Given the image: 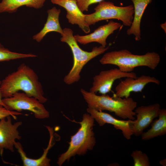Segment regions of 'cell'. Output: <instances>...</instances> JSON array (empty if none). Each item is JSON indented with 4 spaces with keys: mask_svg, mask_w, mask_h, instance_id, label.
Returning <instances> with one entry per match:
<instances>
[{
    "mask_svg": "<svg viewBox=\"0 0 166 166\" xmlns=\"http://www.w3.org/2000/svg\"><path fill=\"white\" fill-rule=\"evenodd\" d=\"M0 87L4 98L10 97L21 91L42 104L47 100L44 96L42 87L36 73L24 63L6 77L2 81Z\"/></svg>",
    "mask_w": 166,
    "mask_h": 166,
    "instance_id": "cell-1",
    "label": "cell"
},
{
    "mask_svg": "<svg viewBox=\"0 0 166 166\" xmlns=\"http://www.w3.org/2000/svg\"><path fill=\"white\" fill-rule=\"evenodd\" d=\"M81 92L88 108L113 112L116 116L123 119H135L136 114L134 110L136 107L137 102L132 98L111 97L106 94L98 95L82 89Z\"/></svg>",
    "mask_w": 166,
    "mask_h": 166,
    "instance_id": "cell-2",
    "label": "cell"
},
{
    "mask_svg": "<svg viewBox=\"0 0 166 166\" xmlns=\"http://www.w3.org/2000/svg\"><path fill=\"white\" fill-rule=\"evenodd\" d=\"M160 55L154 52L142 55L132 54L126 49L115 50L105 53L99 60L102 65L117 66L121 71L131 72L137 67L144 66L155 69L159 64Z\"/></svg>",
    "mask_w": 166,
    "mask_h": 166,
    "instance_id": "cell-3",
    "label": "cell"
},
{
    "mask_svg": "<svg viewBox=\"0 0 166 166\" xmlns=\"http://www.w3.org/2000/svg\"><path fill=\"white\" fill-rule=\"evenodd\" d=\"M94 121L88 113L83 114L81 121H74L79 124L80 127L76 133L71 136L67 150L58 157L57 163L59 166L76 155H84L93 149L96 143L93 131Z\"/></svg>",
    "mask_w": 166,
    "mask_h": 166,
    "instance_id": "cell-4",
    "label": "cell"
},
{
    "mask_svg": "<svg viewBox=\"0 0 166 166\" xmlns=\"http://www.w3.org/2000/svg\"><path fill=\"white\" fill-rule=\"evenodd\" d=\"M63 31L61 41L68 45L73 57L72 67L68 74L64 77L63 81L66 84L71 85L79 81L82 69L89 61L105 53L109 49V46L104 47L101 45L99 47L95 46L90 52L84 50L78 44L72 29L65 28L63 29Z\"/></svg>",
    "mask_w": 166,
    "mask_h": 166,
    "instance_id": "cell-5",
    "label": "cell"
},
{
    "mask_svg": "<svg viewBox=\"0 0 166 166\" xmlns=\"http://www.w3.org/2000/svg\"><path fill=\"white\" fill-rule=\"evenodd\" d=\"M94 10L93 13L85 14V21L89 26L102 20L116 19L121 21L124 26H130L133 18L134 7L132 5L119 6L112 2L103 0Z\"/></svg>",
    "mask_w": 166,
    "mask_h": 166,
    "instance_id": "cell-6",
    "label": "cell"
},
{
    "mask_svg": "<svg viewBox=\"0 0 166 166\" xmlns=\"http://www.w3.org/2000/svg\"><path fill=\"white\" fill-rule=\"evenodd\" d=\"M6 109L10 111L20 112L26 110L33 112L38 119L48 118L49 112L43 104L36 99L27 96L24 93L17 92L12 96L2 99Z\"/></svg>",
    "mask_w": 166,
    "mask_h": 166,
    "instance_id": "cell-7",
    "label": "cell"
},
{
    "mask_svg": "<svg viewBox=\"0 0 166 166\" xmlns=\"http://www.w3.org/2000/svg\"><path fill=\"white\" fill-rule=\"evenodd\" d=\"M128 77L136 78L134 72H124L118 68L102 71L93 77V81L89 91L96 93L106 94L111 91L114 82L117 79Z\"/></svg>",
    "mask_w": 166,
    "mask_h": 166,
    "instance_id": "cell-8",
    "label": "cell"
},
{
    "mask_svg": "<svg viewBox=\"0 0 166 166\" xmlns=\"http://www.w3.org/2000/svg\"><path fill=\"white\" fill-rule=\"evenodd\" d=\"M160 106L158 103L148 105H142L136 108L134 111L136 119L131 125L133 134L139 136L148 127L153 119L158 117Z\"/></svg>",
    "mask_w": 166,
    "mask_h": 166,
    "instance_id": "cell-9",
    "label": "cell"
},
{
    "mask_svg": "<svg viewBox=\"0 0 166 166\" xmlns=\"http://www.w3.org/2000/svg\"><path fill=\"white\" fill-rule=\"evenodd\" d=\"M120 82L115 88V93L113 96L121 98H128L132 92H141L145 86L150 83L159 85V80L153 77L142 75L133 78L128 77Z\"/></svg>",
    "mask_w": 166,
    "mask_h": 166,
    "instance_id": "cell-10",
    "label": "cell"
},
{
    "mask_svg": "<svg viewBox=\"0 0 166 166\" xmlns=\"http://www.w3.org/2000/svg\"><path fill=\"white\" fill-rule=\"evenodd\" d=\"M0 120V154L2 155L4 149L14 152V146L16 139L21 138L18 130L22 125L21 121L14 124L12 122L10 116H8Z\"/></svg>",
    "mask_w": 166,
    "mask_h": 166,
    "instance_id": "cell-11",
    "label": "cell"
},
{
    "mask_svg": "<svg viewBox=\"0 0 166 166\" xmlns=\"http://www.w3.org/2000/svg\"><path fill=\"white\" fill-rule=\"evenodd\" d=\"M87 111L101 126L106 124H111L117 129L121 130L123 136L127 140L130 139L133 134L131 129V125L134 120H118L102 111L89 108L87 109Z\"/></svg>",
    "mask_w": 166,
    "mask_h": 166,
    "instance_id": "cell-12",
    "label": "cell"
},
{
    "mask_svg": "<svg viewBox=\"0 0 166 166\" xmlns=\"http://www.w3.org/2000/svg\"><path fill=\"white\" fill-rule=\"evenodd\" d=\"M121 26V24L111 20L107 24L100 26L91 34L85 35H74L77 42L85 45L92 42H97L106 47V39L110 34Z\"/></svg>",
    "mask_w": 166,
    "mask_h": 166,
    "instance_id": "cell-13",
    "label": "cell"
},
{
    "mask_svg": "<svg viewBox=\"0 0 166 166\" xmlns=\"http://www.w3.org/2000/svg\"><path fill=\"white\" fill-rule=\"evenodd\" d=\"M51 2L66 10V18L69 23L78 25L85 33L90 32L89 26L85 21V14L79 8L76 0H51Z\"/></svg>",
    "mask_w": 166,
    "mask_h": 166,
    "instance_id": "cell-14",
    "label": "cell"
},
{
    "mask_svg": "<svg viewBox=\"0 0 166 166\" xmlns=\"http://www.w3.org/2000/svg\"><path fill=\"white\" fill-rule=\"evenodd\" d=\"M134 7L133 19L129 28L127 30L128 35L133 34L136 41L140 40V24L144 13L148 5L153 0H131Z\"/></svg>",
    "mask_w": 166,
    "mask_h": 166,
    "instance_id": "cell-15",
    "label": "cell"
},
{
    "mask_svg": "<svg viewBox=\"0 0 166 166\" xmlns=\"http://www.w3.org/2000/svg\"><path fill=\"white\" fill-rule=\"evenodd\" d=\"M47 13L48 17L43 28L39 33L33 36V39L38 42H40L49 32H57L61 35L63 33L59 22L60 10L54 7L48 10Z\"/></svg>",
    "mask_w": 166,
    "mask_h": 166,
    "instance_id": "cell-16",
    "label": "cell"
},
{
    "mask_svg": "<svg viewBox=\"0 0 166 166\" xmlns=\"http://www.w3.org/2000/svg\"><path fill=\"white\" fill-rule=\"evenodd\" d=\"M50 133V140L47 147L45 149L42 156L39 158L33 159L27 157L23 150L21 144L16 142L14 147L17 149L22 161L24 166H49L50 165V159L47 157V154L49 149L53 146L52 144L53 138L52 130L50 128L46 126Z\"/></svg>",
    "mask_w": 166,
    "mask_h": 166,
    "instance_id": "cell-17",
    "label": "cell"
},
{
    "mask_svg": "<svg viewBox=\"0 0 166 166\" xmlns=\"http://www.w3.org/2000/svg\"><path fill=\"white\" fill-rule=\"evenodd\" d=\"M158 119L151 124V127L147 132L141 134L142 139L147 140L159 136H163L166 133V109H160Z\"/></svg>",
    "mask_w": 166,
    "mask_h": 166,
    "instance_id": "cell-18",
    "label": "cell"
},
{
    "mask_svg": "<svg viewBox=\"0 0 166 166\" xmlns=\"http://www.w3.org/2000/svg\"><path fill=\"white\" fill-rule=\"evenodd\" d=\"M45 0H2L0 2V13H12L19 7H27L39 9L42 7Z\"/></svg>",
    "mask_w": 166,
    "mask_h": 166,
    "instance_id": "cell-19",
    "label": "cell"
},
{
    "mask_svg": "<svg viewBox=\"0 0 166 166\" xmlns=\"http://www.w3.org/2000/svg\"><path fill=\"white\" fill-rule=\"evenodd\" d=\"M36 56L31 53H22L11 51L0 43V62Z\"/></svg>",
    "mask_w": 166,
    "mask_h": 166,
    "instance_id": "cell-20",
    "label": "cell"
},
{
    "mask_svg": "<svg viewBox=\"0 0 166 166\" xmlns=\"http://www.w3.org/2000/svg\"><path fill=\"white\" fill-rule=\"evenodd\" d=\"M134 160V166H149L150 162L147 155L140 150L133 151L131 155Z\"/></svg>",
    "mask_w": 166,
    "mask_h": 166,
    "instance_id": "cell-21",
    "label": "cell"
},
{
    "mask_svg": "<svg viewBox=\"0 0 166 166\" xmlns=\"http://www.w3.org/2000/svg\"><path fill=\"white\" fill-rule=\"evenodd\" d=\"M104 0H76L77 5L82 12L88 11L89 6L91 5L99 3Z\"/></svg>",
    "mask_w": 166,
    "mask_h": 166,
    "instance_id": "cell-22",
    "label": "cell"
},
{
    "mask_svg": "<svg viewBox=\"0 0 166 166\" xmlns=\"http://www.w3.org/2000/svg\"><path fill=\"white\" fill-rule=\"evenodd\" d=\"M20 112L9 110L0 105V120L8 116H11L15 119L17 118L16 116L21 115Z\"/></svg>",
    "mask_w": 166,
    "mask_h": 166,
    "instance_id": "cell-23",
    "label": "cell"
},
{
    "mask_svg": "<svg viewBox=\"0 0 166 166\" xmlns=\"http://www.w3.org/2000/svg\"><path fill=\"white\" fill-rule=\"evenodd\" d=\"M1 82H2V81H0V105H2V106H4V107H5V108L6 109V106L3 103L2 101L3 99H2V98L3 97L2 96V93L1 90V87H0Z\"/></svg>",
    "mask_w": 166,
    "mask_h": 166,
    "instance_id": "cell-24",
    "label": "cell"
},
{
    "mask_svg": "<svg viewBox=\"0 0 166 166\" xmlns=\"http://www.w3.org/2000/svg\"><path fill=\"white\" fill-rule=\"evenodd\" d=\"M166 22L165 23H162L160 24V26L161 28L164 30L165 33H166Z\"/></svg>",
    "mask_w": 166,
    "mask_h": 166,
    "instance_id": "cell-25",
    "label": "cell"
},
{
    "mask_svg": "<svg viewBox=\"0 0 166 166\" xmlns=\"http://www.w3.org/2000/svg\"><path fill=\"white\" fill-rule=\"evenodd\" d=\"M166 159L161 160L160 161V163L163 166H166Z\"/></svg>",
    "mask_w": 166,
    "mask_h": 166,
    "instance_id": "cell-26",
    "label": "cell"
}]
</instances>
